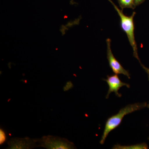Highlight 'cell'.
I'll list each match as a JSON object with an SVG mask.
<instances>
[{
    "instance_id": "obj_13",
    "label": "cell",
    "mask_w": 149,
    "mask_h": 149,
    "mask_svg": "<svg viewBox=\"0 0 149 149\" xmlns=\"http://www.w3.org/2000/svg\"></svg>"
},
{
    "instance_id": "obj_7",
    "label": "cell",
    "mask_w": 149,
    "mask_h": 149,
    "mask_svg": "<svg viewBox=\"0 0 149 149\" xmlns=\"http://www.w3.org/2000/svg\"><path fill=\"white\" fill-rule=\"evenodd\" d=\"M113 149H146L148 148V146L145 143L136 144L130 146H121L120 145H115Z\"/></svg>"
},
{
    "instance_id": "obj_12",
    "label": "cell",
    "mask_w": 149,
    "mask_h": 149,
    "mask_svg": "<svg viewBox=\"0 0 149 149\" xmlns=\"http://www.w3.org/2000/svg\"><path fill=\"white\" fill-rule=\"evenodd\" d=\"M141 65H142V66L143 67V68H144V70H146V72H147L148 74L149 78V68H147L146 67L144 66L141 63Z\"/></svg>"
},
{
    "instance_id": "obj_11",
    "label": "cell",
    "mask_w": 149,
    "mask_h": 149,
    "mask_svg": "<svg viewBox=\"0 0 149 149\" xmlns=\"http://www.w3.org/2000/svg\"><path fill=\"white\" fill-rule=\"evenodd\" d=\"M144 1V0H134V3L136 6H138L143 3Z\"/></svg>"
},
{
    "instance_id": "obj_2",
    "label": "cell",
    "mask_w": 149,
    "mask_h": 149,
    "mask_svg": "<svg viewBox=\"0 0 149 149\" xmlns=\"http://www.w3.org/2000/svg\"><path fill=\"white\" fill-rule=\"evenodd\" d=\"M115 9L116 10L118 14L120 17V26L121 29L126 33L130 45L132 47L133 52V56L141 63L138 53V47L135 40V34H134V21L133 19L136 15V12H133L132 15L127 16L125 15L123 12L122 10L119 9L118 7L115 4L112 0H109Z\"/></svg>"
},
{
    "instance_id": "obj_8",
    "label": "cell",
    "mask_w": 149,
    "mask_h": 149,
    "mask_svg": "<svg viewBox=\"0 0 149 149\" xmlns=\"http://www.w3.org/2000/svg\"><path fill=\"white\" fill-rule=\"evenodd\" d=\"M118 1L122 10L125 8L134 9L136 8L134 0H118Z\"/></svg>"
},
{
    "instance_id": "obj_9",
    "label": "cell",
    "mask_w": 149,
    "mask_h": 149,
    "mask_svg": "<svg viewBox=\"0 0 149 149\" xmlns=\"http://www.w3.org/2000/svg\"><path fill=\"white\" fill-rule=\"evenodd\" d=\"M6 136L5 131L3 129L0 130V144L2 145L6 142Z\"/></svg>"
},
{
    "instance_id": "obj_10",
    "label": "cell",
    "mask_w": 149,
    "mask_h": 149,
    "mask_svg": "<svg viewBox=\"0 0 149 149\" xmlns=\"http://www.w3.org/2000/svg\"><path fill=\"white\" fill-rule=\"evenodd\" d=\"M72 87H73V84H72V82L69 81V82H68L65 84V86L63 88V90L64 91H67L70 90Z\"/></svg>"
},
{
    "instance_id": "obj_5",
    "label": "cell",
    "mask_w": 149,
    "mask_h": 149,
    "mask_svg": "<svg viewBox=\"0 0 149 149\" xmlns=\"http://www.w3.org/2000/svg\"><path fill=\"white\" fill-rule=\"evenodd\" d=\"M107 45V55L109 66L115 74H123L130 78V74L127 70L124 69L113 56L111 49V40L109 38L106 40Z\"/></svg>"
},
{
    "instance_id": "obj_3",
    "label": "cell",
    "mask_w": 149,
    "mask_h": 149,
    "mask_svg": "<svg viewBox=\"0 0 149 149\" xmlns=\"http://www.w3.org/2000/svg\"><path fill=\"white\" fill-rule=\"evenodd\" d=\"M40 147L48 149L75 148L74 144L64 138L52 136H44L38 139Z\"/></svg>"
},
{
    "instance_id": "obj_6",
    "label": "cell",
    "mask_w": 149,
    "mask_h": 149,
    "mask_svg": "<svg viewBox=\"0 0 149 149\" xmlns=\"http://www.w3.org/2000/svg\"><path fill=\"white\" fill-rule=\"evenodd\" d=\"M104 80L107 83L109 87V89L106 97L107 99L108 98L110 94L113 92L115 93L117 97H120L122 95L118 93L119 89L123 86H126L128 88L130 87L129 84L121 81L117 74H115L111 76L108 75L107 79H104Z\"/></svg>"
},
{
    "instance_id": "obj_1",
    "label": "cell",
    "mask_w": 149,
    "mask_h": 149,
    "mask_svg": "<svg viewBox=\"0 0 149 149\" xmlns=\"http://www.w3.org/2000/svg\"><path fill=\"white\" fill-rule=\"evenodd\" d=\"M145 106L146 104L145 103H135L128 104L125 107L121 109L117 114L109 118L106 123L103 133L100 141V144L103 145L109 133L120 125L123 119L125 116L133 112L139 110L144 107Z\"/></svg>"
},
{
    "instance_id": "obj_4",
    "label": "cell",
    "mask_w": 149,
    "mask_h": 149,
    "mask_svg": "<svg viewBox=\"0 0 149 149\" xmlns=\"http://www.w3.org/2000/svg\"><path fill=\"white\" fill-rule=\"evenodd\" d=\"M40 147L38 139L24 138H13L8 142L7 149H31Z\"/></svg>"
}]
</instances>
